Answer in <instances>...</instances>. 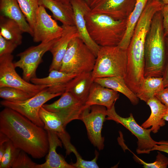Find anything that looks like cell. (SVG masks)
<instances>
[{
  "instance_id": "obj_39",
  "label": "cell",
  "mask_w": 168,
  "mask_h": 168,
  "mask_svg": "<svg viewBox=\"0 0 168 168\" xmlns=\"http://www.w3.org/2000/svg\"><path fill=\"white\" fill-rule=\"evenodd\" d=\"M162 77L165 88L168 87V61L166 64Z\"/></svg>"
},
{
  "instance_id": "obj_15",
  "label": "cell",
  "mask_w": 168,
  "mask_h": 168,
  "mask_svg": "<svg viewBox=\"0 0 168 168\" xmlns=\"http://www.w3.org/2000/svg\"><path fill=\"white\" fill-rule=\"evenodd\" d=\"M62 26L63 28L62 35L53 44L49 51L53 56L49 72L53 70H60L63 58L70 42L75 37H80L75 26L63 25Z\"/></svg>"
},
{
  "instance_id": "obj_24",
  "label": "cell",
  "mask_w": 168,
  "mask_h": 168,
  "mask_svg": "<svg viewBox=\"0 0 168 168\" xmlns=\"http://www.w3.org/2000/svg\"><path fill=\"white\" fill-rule=\"evenodd\" d=\"M94 82L103 86L121 93L133 105H136L138 103L139 99L127 85L123 77L114 76L97 78L94 79Z\"/></svg>"
},
{
  "instance_id": "obj_9",
  "label": "cell",
  "mask_w": 168,
  "mask_h": 168,
  "mask_svg": "<svg viewBox=\"0 0 168 168\" xmlns=\"http://www.w3.org/2000/svg\"><path fill=\"white\" fill-rule=\"evenodd\" d=\"M106 116V108L95 105L87 106L80 119L85 124L90 141L99 150H103L104 147V138L102 136L101 131Z\"/></svg>"
},
{
  "instance_id": "obj_36",
  "label": "cell",
  "mask_w": 168,
  "mask_h": 168,
  "mask_svg": "<svg viewBox=\"0 0 168 168\" xmlns=\"http://www.w3.org/2000/svg\"><path fill=\"white\" fill-rule=\"evenodd\" d=\"M155 96L162 104L168 107V87L164 88Z\"/></svg>"
},
{
  "instance_id": "obj_23",
  "label": "cell",
  "mask_w": 168,
  "mask_h": 168,
  "mask_svg": "<svg viewBox=\"0 0 168 168\" xmlns=\"http://www.w3.org/2000/svg\"><path fill=\"white\" fill-rule=\"evenodd\" d=\"M39 6L49 10L55 20L63 25L75 26L74 14L71 4H66L55 0H39Z\"/></svg>"
},
{
  "instance_id": "obj_35",
  "label": "cell",
  "mask_w": 168,
  "mask_h": 168,
  "mask_svg": "<svg viewBox=\"0 0 168 168\" xmlns=\"http://www.w3.org/2000/svg\"><path fill=\"white\" fill-rule=\"evenodd\" d=\"M161 12L164 35L166 37L168 36V5H164Z\"/></svg>"
},
{
  "instance_id": "obj_33",
  "label": "cell",
  "mask_w": 168,
  "mask_h": 168,
  "mask_svg": "<svg viewBox=\"0 0 168 168\" xmlns=\"http://www.w3.org/2000/svg\"><path fill=\"white\" fill-rule=\"evenodd\" d=\"M27 153L21 150L13 163L12 168H35L37 164L28 156Z\"/></svg>"
},
{
  "instance_id": "obj_38",
  "label": "cell",
  "mask_w": 168,
  "mask_h": 168,
  "mask_svg": "<svg viewBox=\"0 0 168 168\" xmlns=\"http://www.w3.org/2000/svg\"><path fill=\"white\" fill-rule=\"evenodd\" d=\"M160 144L154 145L151 150V151L157 150L168 154V141L162 140L160 141Z\"/></svg>"
},
{
  "instance_id": "obj_11",
  "label": "cell",
  "mask_w": 168,
  "mask_h": 168,
  "mask_svg": "<svg viewBox=\"0 0 168 168\" xmlns=\"http://www.w3.org/2000/svg\"><path fill=\"white\" fill-rule=\"evenodd\" d=\"M33 31L34 42L46 43L59 38L63 28L48 14L44 7L40 6Z\"/></svg>"
},
{
  "instance_id": "obj_25",
  "label": "cell",
  "mask_w": 168,
  "mask_h": 168,
  "mask_svg": "<svg viewBox=\"0 0 168 168\" xmlns=\"http://www.w3.org/2000/svg\"><path fill=\"white\" fill-rule=\"evenodd\" d=\"M149 0H136L133 10L127 19L125 34L118 45L122 48L127 49L137 24Z\"/></svg>"
},
{
  "instance_id": "obj_44",
  "label": "cell",
  "mask_w": 168,
  "mask_h": 168,
  "mask_svg": "<svg viewBox=\"0 0 168 168\" xmlns=\"http://www.w3.org/2000/svg\"><path fill=\"white\" fill-rule=\"evenodd\" d=\"M90 6L92 0H84Z\"/></svg>"
},
{
  "instance_id": "obj_26",
  "label": "cell",
  "mask_w": 168,
  "mask_h": 168,
  "mask_svg": "<svg viewBox=\"0 0 168 168\" xmlns=\"http://www.w3.org/2000/svg\"><path fill=\"white\" fill-rule=\"evenodd\" d=\"M23 32L16 22L0 15V35L3 37L19 45L22 42Z\"/></svg>"
},
{
  "instance_id": "obj_31",
  "label": "cell",
  "mask_w": 168,
  "mask_h": 168,
  "mask_svg": "<svg viewBox=\"0 0 168 168\" xmlns=\"http://www.w3.org/2000/svg\"><path fill=\"white\" fill-rule=\"evenodd\" d=\"M133 158L137 162L142 164L144 168H166L168 166V158L160 151L157 152L155 160L152 163H146L135 155Z\"/></svg>"
},
{
  "instance_id": "obj_3",
  "label": "cell",
  "mask_w": 168,
  "mask_h": 168,
  "mask_svg": "<svg viewBox=\"0 0 168 168\" xmlns=\"http://www.w3.org/2000/svg\"><path fill=\"white\" fill-rule=\"evenodd\" d=\"M87 30L91 39L100 46L118 45L124 35L127 19L118 20L91 12L85 16Z\"/></svg>"
},
{
  "instance_id": "obj_6",
  "label": "cell",
  "mask_w": 168,
  "mask_h": 168,
  "mask_svg": "<svg viewBox=\"0 0 168 168\" xmlns=\"http://www.w3.org/2000/svg\"><path fill=\"white\" fill-rule=\"evenodd\" d=\"M48 87L26 100L17 101L4 100L1 101L0 104L5 107L17 111L35 124L44 128V124L39 114L40 108L48 101L63 94L53 93L49 90Z\"/></svg>"
},
{
  "instance_id": "obj_19",
  "label": "cell",
  "mask_w": 168,
  "mask_h": 168,
  "mask_svg": "<svg viewBox=\"0 0 168 168\" xmlns=\"http://www.w3.org/2000/svg\"><path fill=\"white\" fill-rule=\"evenodd\" d=\"M49 72V75L46 77H36L31 79L30 81L37 85H51L48 89L51 92L63 93L65 91L67 84L77 75L56 70H52Z\"/></svg>"
},
{
  "instance_id": "obj_17",
  "label": "cell",
  "mask_w": 168,
  "mask_h": 168,
  "mask_svg": "<svg viewBox=\"0 0 168 168\" xmlns=\"http://www.w3.org/2000/svg\"><path fill=\"white\" fill-rule=\"evenodd\" d=\"M46 131L49 146L48 154L45 162L42 164H37L35 168H75L57 152V148L62 147L63 144L58 135L53 131Z\"/></svg>"
},
{
  "instance_id": "obj_18",
  "label": "cell",
  "mask_w": 168,
  "mask_h": 168,
  "mask_svg": "<svg viewBox=\"0 0 168 168\" xmlns=\"http://www.w3.org/2000/svg\"><path fill=\"white\" fill-rule=\"evenodd\" d=\"M119 96L118 92L94 82L85 104L88 106L101 105L109 109L114 104Z\"/></svg>"
},
{
  "instance_id": "obj_2",
  "label": "cell",
  "mask_w": 168,
  "mask_h": 168,
  "mask_svg": "<svg viewBox=\"0 0 168 168\" xmlns=\"http://www.w3.org/2000/svg\"><path fill=\"white\" fill-rule=\"evenodd\" d=\"M161 11L152 19L145 44L144 77H162L166 52Z\"/></svg>"
},
{
  "instance_id": "obj_13",
  "label": "cell",
  "mask_w": 168,
  "mask_h": 168,
  "mask_svg": "<svg viewBox=\"0 0 168 168\" xmlns=\"http://www.w3.org/2000/svg\"><path fill=\"white\" fill-rule=\"evenodd\" d=\"M42 106L65 118L75 119L79 117L87 106L65 91L58 100L50 104H44Z\"/></svg>"
},
{
  "instance_id": "obj_40",
  "label": "cell",
  "mask_w": 168,
  "mask_h": 168,
  "mask_svg": "<svg viewBox=\"0 0 168 168\" xmlns=\"http://www.w3.org/2000/svg\"><path fill=\"white\" fill-rule=\"evenodd\" d=\"M58 2H61L65 4L69 5L71 4L70 2L71 0H55Z\"/></svg>"
},
{
  "instance_id": "obj_27",
  "label": "cell",
  "mask_w": 168,
  "mask_h": 168,
  "mask_svg": "<svg viewBox=\"0 0 168 168\" xmlns=\"http://www.w3.org/2000/svg\"><path fill=\"white\" fill-rule=\"evenodd\" d=\"M165 88L162 77H144L139 91L136 94L146 103Z\"/></svg>"
},
{
  "instance_id": "obj_28",
  "label": "cell",
  "mask_w": 168,
  "mask_h": 168,
  "mask_svg": "<svg viewBox=\"0 0 168 168\" xmlns=\"http://www.w3.org/2000/svg\"><path fill=\"white\" fill-rule=\"evenodd\" d=\"M17 1L27 21L33 30L37 13L40 6L39 0H17Z\"/></svg>"
},
{
  "instance_id": "obj_20",
  "label": "cell",
  "mask_w": 168,
  "mask_h": 168,
  "mask_svg": "<svg viewBox=\"0 0 168 168\" xmlns=\"http://www.w3.org/2000/svg\"><path fill=\"white\" fill-rule=\"evenodd\" d=\"M94 82L91 72H83L77 75L67 84L65 91L69 92L85 104Z\"/></svg>"
},
{
  "instance_id": "obj_21",
  "label": "cell",
  "mask_w": 168,
  "mask_h": 168,
  "mask_svg": "<svg viewBox=\"0 0 168 168\" xmlns=\"http://www.w3.org/2000/svg\"><path fill=\"white\" fill-rule=\"evenodd\" d=\"M146 104L150 107L151 114L149 118L142 124L145 128L151 127L153 133H157L160 128L166 124L164 117L167 107L162 104L156 96L149 99Z\"/></svg>"
},
{
  "instance_id": "obj_29",
  "label": "cell",
  "mask_w": 168,
  "mask_h": 168,
  "mask_svg": "<svg viewBox=\"0 0 168 168\" xmlns=\"http://www.w3.org/2000/svg\"><path fill=\"white\" fill-rule=\"evenodd\" d=\"M33 95L22 90L13 87H0V97L10 101H17L28 99Z\"/></svg>"
},
{
  "instance_id": "obj_30",
  "label": "cell",
  "mask_w": 168,
  "mask_h": 168,
  "mask_svg": "<svg viewBox=\"0 0 168 168\" xmlns=\"http://www.w3.org/2000/svg\"><path fill=\"white\" fill-rule=\"evenodd\" d=\"M21 150L16 147L10 140L7 141L6 143L4 153L0 160V168H12Z\"/></svg>"
},
{
  "instance_id": "obj_14",
  "label": "cell",
  "mask_w": 168,
  "mask_h": 168,
  "mask_svg": "<svg viewBox=\"0 0 168 168\" xmlns=\"http://www.w3.org/2000/svg\"><path fill=\"white\" fill-rule=\"evenodd\" d=\"M75 26L80 37L96 57L100 47L91 38L86 26L85 15L91 12L89 5L84 0H71Z\"/></svg>"
},
{
  "instance_id": "obj_32",
  "label": "cell",
  "mask_w": 168,
  "mask_h": 168,
  "mask_svg": "<svg viewBox=\"0 0 168 168\" xmlns=\"http://www.w3.org/2000/svg\"><path fill=\"white\" fill-rule=\"evenodd\" d=\"M73 153L76 156L77 161L75 163H73L72 162L70 164L75 168H99L96 162L99 156V153L96 150L95 152V157L92 160L90 161L83 159L77 150L74 151Z\"/></svg>"
},
{
  "instance_id": "obj_37",
  "label": "cell",
  "mask_w": 168,
  "mask_h": 168,
  "mask_svg": "<svg viewBox=\"0 0 168 168\" xmlns=\"http://www.w3.org/2000/svg\"><path fill=\"white\" fill-rule=\"evenodd\" d=\"M9 140L6 135L0 132V160H1L4 153L6 143Z\"/></svg>"
},
{
  "instance_id": "obj_41",
  "label": "cell",
  "mask_w": 168,
  "mask_h": 168,
  "mask_svg": "<svg viewBox=\"0 0 168 168\" xmlns=\"http://www.w3.org/2000/svg\"><path fill=\"white\" fill-rule=\"evenodd\" d=\"M165 40L166 52L168 55V36L165 37Z\"/></svg>"
},
{
  "instance_id": "obj_16",
  "label": "cell",
  "mask_w": 168,
  "mask_h": 168,
  "mask_svg": "<svg viewBox=\"0 0 168 168\" xmlns=\"http://www.w3.org/2000/svg\"><path fill=\"white\" fill-rule=\"evenodd\" d=\"M40 117L44 124V128L55 133L61 140L66 149V152L69 154L73 146L70 142V137L66 131L63 121L57 113L49 111L43 106L39 111Z\"/></svg>"
},
{
  "instance_id": "obj_8",
  "label": "cell",
  "mask_w": 168,
  "mask_h": 168,
  "mask_svg": "<svg viewBox=\"0 0 168 168\" xmlns=\"http://www.w3.org/2000/svg\"><path fill=\"white\" fill-rule=\"evenodd\" d=\"M105 119L121 124L137 138L138 141L136 151L138 154H149L155 145L160 143V141L156 142L152 138L151 128L147 129L140 126L136 121L132 114H130L129 116L126 118L119 115L115 111L114 104L110 109H107Z\"/></svg>"
},
{
  "instance_id": "obj_4",
  "label": "cell",
  "mask_w": 168,
  "mask_h": 168,
  "mask_svg": "<svg viewBox=\"0 0 168 168\" xmlns=\"http://www.w3.org/2000/svg\"><path fill=\"white\" fill-rule=\"evenodd\" d=\"M127 63V49L119 45L100 46L91 74L93 79L125 77Z\"/></svg>"
},
{
  "instance_id": "obj_22",
  "label": "cell",
  "mask_w": 168,
  "mask_h": 168,
  "mask_svg": "<svg viewBox=\"0 0 168 168\" xmlns=\"http://www.w3.org/2000/svg\"><path fill=\"white\" fill-rule=\"evenodd\" d=\"M1 15L14 20L19 25L23 32L32 36L33 31L27 21L17 0H0Z\"/></svg>"
},
{
  "instance_id": "obj_7",
  "label": "cell",
  "mask_w": 168,
  "mask_h": 168,
  "mask_svg": "<svg viewBox=\"0 0 168 168\" xmlns=\"http://www.w3.org/2000/svg\"><path fill=\"white\" fill-rule=\"evenodd\" d=\"M13 56L8 54L0 56V87L17 88L34 96L51 85H37L31 83L18 74L15 70Z\"/></svg>"
},
{
  "instance_id": "obj_1",
  "label": "cell",
  "mask_w": 168,
  "mask_h": 168,
  "mask_svg": "<svg viewBox=\"0 0 168 168\" xmlns=\"http://www.w3.org/2000/svg\"><path fill=\"white\" fill-rule=\"evenodd\" d=\"M0 132L33 158H41L48 152L47 131L12 109L5 107L0 112Z\"/></svg>"
},
{
  "instance_id": "obj_42",
  "label": "cell",
  "mask_w": 168,
  "mask_h": 168,
  "mask_svg": "<svg viewBox=\"0 0 168 168\" xmlns=\"http://www.w3.org/2000/svg\"><path fill=\"white\" fill-rule=\"evenodd\" d=\"M164 119L165 121H168V107H167L166 113L164 117Z\"/></svg>"
},
{
  "instance_id": "obj_12",
  "label": "cell",
  "mask_w": 168,
  "mask_h": 168,
  "mask_svg": "<svg viewBox=\"0 0 168 168\" xmlns=\"http://www.w3.org/2000/svg\"><path fill=\"white\" fill-rule=\"evenodd\" d=\"M136 0H92L91 13L103 14L118 20L127 19L134 8Z\"/></svg>"
},
{
  "instance_id": "obj_43",
  "label": "cell",
  "mask_w": 168,
  "mask_h": 168,
  "mask_svg": "<svg viewBox=\"0 0 168 168\" xmlns=\"http://www.w3.org/2000/svg\"><path fill=\"white\" fill-rule=\"evenodd\" d=\"M164 5H168V0H160Z\"/></svg>"
},
{
  "instance_id": "obj_10",
  "label": "cell",
  "mask_w": 168,
  "mask_h": 168,
  "mask_svg": "<svg viewBox=\"0 0 168 168\" xmlns=\"http://www.w3.org/2000/svg\"><path fill=\"white\" fill-rule=\"evenodd\" d=\"M57 39L48 42H42L37 45L30 47L17 54L20 59L14 63V64L16 68H19L22 69L23 78L24 80L29 82L31 79L36 77V70L42 62L43 56L49 51Z\"/></svg>"
},
{
  "instance_id": "obj_34",
  "label": "cell",
  "mask_w": 168,
  "mask_h": 168,
  "mask_svg": "<svg viewBox=\"0 0 168 168\" xmlns=\"http://www.w3.org/2000/svg\"><path fill=\"white\" fill-rule=\"evenodd\" d=\"M18 45L0 35V56L11 54Z\"/></svg>"
},
{
  "instance_id": "obj_5",
  "label": "cell",
  "mask_w": 168,
  "mask_h": 168,
  "mask_svg": "<svg viewBox=\"0 0 168 168\" xmlns=\"http://www.w3.org/2000/svg\"><path fill=\"white\" fill-rule=\"evenodd\" d=\"M96 60L95 55L81 38L76 37L68 44L59 71L77 75L91 72Z\"/></svg>"
}]
</instances>
